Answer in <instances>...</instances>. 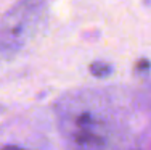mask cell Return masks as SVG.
I'll return each instance as SVG.
<instances>
[{
  "label": "cell",
  "instance_id": "1",
  "mask_svg": "<svg viewBox=\"0 0 151 150\" xmlns=\"http://www.w3.org/2000/svg\"><path fill=\"white\" fill-rule=\"evenodd\" d=\"M47 10V0H18L0 20V53L3 58L18 52L37 29Z\"/></svg>",
  "mask_w": 151,
  "mask_h": 150
},
{
  "label": "cell",
  "instance_id": "2",
  "mask_svg": "<svg viewBox=\"0 0 151 150\" xmlns=\"http://www.w3.org/2000/svg\"><path fill=\"white\" fill-rule=\"evenodd\" d=\"M90 73L96 78H105L111 73V66L108 63H103V62H95L90 65Z\"/></svg>",
  "mask_w": 151,
  "mask_h": 150
},
{
  "label": "cell",
  "instance_id": "3",
  "mask_svg": "<svg viewBox=\"0 0 151 150\" xmlns=\"http://www.w3.org/2000/svg\"><path fill=\"white\" fill-rule=\"evenodd\" d=\"M138 68H140V70H148V68H150V62H146V60H142V62L138 63Z\"/></svg>",
  "mask_w": 151,
  "mask_h": 150
},
{
  "label": "cell",
  "instance_id": "4",
  "mask_svg": "<svg viewBox=\"0 0 151 150\" xmlns=\"http://www.w3.org/2000/svg\"><path fill=\"white\" fill-rule=\"evenodd\" d=\"M2 150H26V149H21V147H16V145H6V147H3Z\"/></svg>",
  "mask_w": 151,
  "mask_h": 150
}]
</instances>
